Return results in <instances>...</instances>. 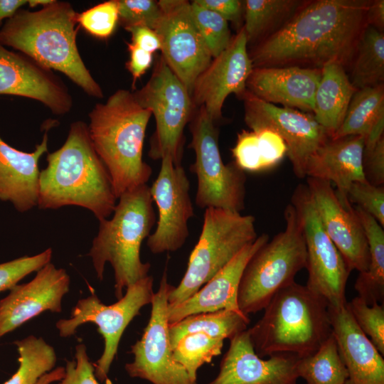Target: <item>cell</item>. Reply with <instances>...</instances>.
<instances>
[{
  "label": "cell",
  "instance_id": "36",
  "mask_svg": "<svg viewBox=\"0 0 384 384\" xmlns=\"http://www.w3.org/2000/svg\"><path fill=\"white\" fill-rule=\"evenodd\" d=\"M191 9L195 23L212 58L220 55L232 38L228 21L219 14L193 1Z\"/></svg>",
  "mask_w": 384,
  "mask_h": 384
},
{
  "label": "cell",
  "instance_id": "19",
  "mask_svg": "<svg viewBox=\"0 0 384 384\" xmlns=\"http://www.w3.org/2000/svg\"><path fill=\"white\" fill-rule=\"evenodd\" d=\"M306 185L326 234L350 272H366L369 265V250L353 205L349 208L344 207L329 181L307 177Z\"/></svg>",
  "mask_w": 384,
  "mask_h": 384
},
{
  "label": "cell",
  "instance_id": "47",
  "mask_svg": "<svg viewBox=\"0 0 384 384\" xmlns=\"http://www.w3.org/2000/svg\"><path fill=\"white\" fill-rule=\"evenodd\" d=\"M127 46L130 53L127 67L133 77L134 85L136 80L151 65L153 55L152 53L139 48L132 43H127Z\"/></svg>",
  "mask_w": 384,
  "mask_h": 384
},
{
  "label": "cell",
  "instance_id": "46",
  "mask_svg": "<svg viewBox=\"0 0 384 384\" xmlns=\"http://www.w3.org/2000/svg\"><path fill=\"white\" fill-rule=\"evenodd\" d=\"M132 35V43L139 48L153 53L161 49V42L157 33L145 26H134L125 28Z\"/></svg>",
  "mask_w": 384,
  "mask_h": 384
},
{
  "label": "cell",
  "instance_id": "35",
  "mask_svg": "<svg viewBox=\"0 0 384 384\" xmlns=\"http://www.w3.org/2000/svg\"><path fill=\"white\" fill-rule=\"evenodd\" d=\"M223 341L203 333L189 334L172 348L173 358L185 368L193 380H197L198 368L221 353Z\"/></svg>",
  "mask_w": 384,
  "mask_h": 384
},
{
  "label": "cell",
  "instance_id": "30",
  "mask_svg": "<svg viewBox=\"0 0 384 384\" xmlns=\"http://www.w3.org/2000/svg\"><path fill=\"white\" fill-rule=\"evenodd\" d=\"M301 0L244 1L245 30L248 43L258 44L284 26L306 3Z\"/></svg>",
  "mask_w": 384,
  "mask_h": 384
},
{
  "label": "cell",
  "instance_id": "45",
  "mask_svg": "<svg viewBox=\"0 0 384 384\" xmlns=\"http://www.w3.org/2000/svg\"><path fill=\"white\" fill-rule=\"evenodd\" d=\"M199 5L233 22L240 30L244 18V1L239 0H195Z\"/></svg>",
  "mask_w": 384,
  "mask_h": 384
},
{
  "label": "cell",
  "instance_id": "2",
  "mask_svg": "<svg viewBox=\"0 0 384 384\" xmlns=\"http://www.w3.org/2000/svg\"><path fill=\"white\" fill-rule=\"evenodd\" d=\"M46 160L39 176V208L80 206L90 210L99 221L112 214L117 198L86 123L73 122L65 143L48 154Z\"/></svg>",
  "mask_w": 384,
  "mask_h": 384
},
{
  "label": "cell",
  "instance_id": "28",
  "mask_svg": "<svg viewBox=\"0 0 384 384\" xmlns=\"http://www.w3.org/2000/svg\"><path fill=\"white\" fill-rule=\"evenodd\" d=\"M384 131L383 84L357 90L350 102L344 119L331 137L338 139L351 135H380Z\"/></svg>",
  "mask_w": 384,
  "mask_h": 384
},
{
  "label": "cell",
  "instance_id": "34",
  "mask_svg": "<svg viewBox=\"0 0 384 384\" xmlns=\"http://www.w3.org/2000/svg\"><path fill=\"white\" fill-rule=\"evenodd\" d=\"M18 353V368L2 384H35L45 373L50 372L56 363L54 348L43 338L30 335L14 342Z\"/></svg>",
  "mask_w": 384,
  "mask_h": 384
},
{
  "label": "cell",
  "instance_id": "14",
  "mask_svg": "<svg viewBox=\"0 0 384 384\" xmlns=\"http://www.w3.org/2000/svg\"><path fill=\"white\" fill-rule=\"evenodd\" d=\"M161 16L154 31L162 58L191 95L195 81L213 58L193 20L191 3L160 0Z\"/></svg>",
  "mask_w": 384,
  "mask_h": 384
},
{
  "label": "cell",
  "instance_id": "15",
  "mask_svg": "<svg viewBox=\"0 0 384 384\" xmlns=\"http://www.w3.org/2000/svg\"><path fill=\"white\" fill-rule=\"evenodd\" d=\"M245 122L251 130L269 129L277 133L287 148L294 175L306 177V166L312 154L329 138L313 115L294 108L265 102L246 90L242 96Z\"/></svg>",
  "mask_w": 384,
  "mask_h": 384
},
{
  "label": "cell",
  "instance_id": "22",
  "mask_svg": "<svg viewBox=\"0 0 384 384\" xmlns=\"http://www.w3.org/2000/svg\"><path fill=\"white\" fill-rule=\"evenodd\" d=\"M321 69L300 66L253 68L246 88L257 98L312 112Z\"/></svg>",
  "mask_w": 384,
  "mask_h": 384
},
{
  "label": "cell",
  "instance_id": "41",
  "mask_svg": "<svg viewBox=\"0 0 384 384\" xmlns=\"http://www.w3.org/2000/svg\"><path fill=\"white\" fill-rule=\"evenodd\" d=\"M119 21L124 28L145 26L154 29L161 16L158 1L154 0H116Z\"/></svg>",
  "mask_w": 384,
  "mask_h": 384
},
{
  "label": "cell",
  "instance_id": "37",
  "mask_svg": "<svg viewBox=\"0 0 384 384\" xmlns=\"http://www.w3.org/2000/svg\"><path fill=\"white\" fill-rule=\"evenodd\" d=\"M346 307L360 329L384 355V307L383 304H368L357 296L346 302Z\"/></svg>",
  "mask_w": 384,
  "mask_h": 384
},
{
  "label": "cell",
  "instance_id": "50",
  "mask_svg": "<svg viewBox=\"0 0 384 384\" xmlns=\"http://www.w3.org/2000/svg\"><path fill=\"white\" fill-rule=\"evenodd\" d=\"M65 367H58L43 374L35 384H65Z\"/></svg>",
  "mask_w": 384,
  "mask_h": 384
},
{
  "label": "cell",
  "instance_id": "25",
  "mask_svg": "<svg viewBox=\"0 0 384 384\" xmlns=\"http://www.w3.org/2000/svg\"><path fill=\"white\" fill-rule=\"evenodd\" d=\"M365 139L351 135L338 139L329 138L309 157L306 177L334 183L336 193L346 208L352 205L347 198L350 186L366 181L363 169Z\"/></svg>",
  "mask_w": 384,
  "mask_h": 384
},
{
  "label": "cell",
  "instance_id": "48",
  "mask_svg": "<svg viewBox=\"0 0 384 384\" xmlns=\"http://www.w3.org/2000/svg\"><path fill=\"white\" fill-rule=\"evenodd\" d=\"M367 23L376 29L383 31L384 1H370L366 14Z\"/></svg>",
  "mask_w": 384,
  "mask_h": 384
},
{
  "label": "cell",
  "instance_id": "32",
  "mask_svg": "<svg viewBox=\"0 0 384 384\" xmlns=\"http://www.w3.org/2000/svg\"><path fill=\"white\" fill-rule=\"evenodd\" d=\"M349 79L356 90L383 84L384 33L367 25L351 63Z\"/></svg>",
  "mask_w": 384,
  "mask_h": 384
},
{
  "label": "cell",
  "instance_id": "40",
  "mask_svg": "<svg viewBox=\"0 0 384 384\" xmlns=\"http://www.w3.org/2000/svg\"><path fill=\"white\" fill-rule=\"evenodd\" d=\"M232 153L234 162L244 171L257 172L270 169L255 131L242 130L238 133Z\"/></svg>",
  "mask_w": 384,
  "mask_h": 384
},
{
  "label": "cell",
  "instance_id": "51",
  "mask_svg": "<svg viewBox=\"0 0 384 384\" xmlns=\"http://www.w3.org/2000/svg\"><path fill=\"white\" fill-rule=\"evenodd\" d=\"M52 0H28V4L30 7H36L38 5L46 6L50 4Z\"/></svg>",
  "mask_w": 384,
  "mask_h": 384
},
{
  "label": "cell",
  "instance_id": "11",
  "mask_svg": "<svg viewBox=\"0 0 384 384\" xmlns=\"http://www.w3.org/2000/svg\"><path fill=\"white\" fill-rule=\"evenodd\" d=\"M152 276H146L126 288V293L111 305L104 304L92 293L80 299L71 311L69 319H60L56 328L61 337L75 334L80 325L92 323L104 339V351L94 365L95 375L100 382L107 380L110 366L117 353L120 338L131 321L140 309L151 303L153 292Z\"/></svg>",
  "mask_w": 384,
  "mask_h": 384
},
{
  "label": "cell",
  "instance_id": "8",
  "mask_svg": "<svg viewBox=\"0 0 384 384\" xmlns=\"http://www.w3.org/2000/svg\"><path fill=\"white\" fill-rule=\"evenodd\" d=\"M257 236L254 216L221 208L205 209L198 240L183 277L169 294V306L193 295Z\"/></svg>",
  "mask_w": 384,
  "mask_h": 384
},
{
  "label": "cell",
  "instance_id": "31",
  "mask_svg": "<svg viewBox=\"0 0 384 384\" xmlns=\"http://www.w3.org/2000/svg\"><path fill=\"white\" fill-rule=\"evenodd\" d=\"M248 316L240 310L223 309L188 316L169 324V335L172 348L186 335L203 333L213 338L231 339L247 329Z\"/></svg>",
  "mask_w": 384,
  "mask_h": 384
},
{
  "label": "cell",
  "instance_id": "43",
  "mask_svg": "<svg viewBox=\"0 0 384 384\" xmlns=\"http://www.w3.org/2000/svg\"><path fill=\"white\" fill-rule=\"evenodd\" d=\"M75 361H67L65 367V384H99L95 368L90 361L83 343L75 346Z\"/></svg>",
  "mask_w": 384,
  "mask_h": 384
},
{
  "label": "cell",
  "instance_id": "5",
  "mask_svg": "<svg viewBox=\"0 0 384 384\" xmlns=\"http://www.w3.org/2000/svg\"><path fill=\"white\" fill-rule=\"evenodd\" d=\"M264 310L262 318L247 329L260 358L277 353L308 356L332 332L328 303L295 281L277 292Z\"/></svg>",
  "mask_w": 384,
  "mask_h": 384
},
{
  "label": "cell",
  "instance_id": "13",
  "mask_svg": "<svg viewBox=\"0 0 384 384\" xmlns=\"http://www.w3.org/2000/svg\"><path fill=\"white\" fill-rule=\"evenodd\" d=\"M174 287L167 281L165 270L159 288L152 297L149 322L142 338L131 346L134 360L125 365L130 377L152 384H197L173 358L169 335L168 297Z\"/></svg>",
  "mask_w": 384,
  "mask_h": 384
},
{
  "label": "cell",
  "instance_id": "7",
  "mask_svg": "<svg viewBox=\"0 0 384 384\" xmlns=\"http://www.w3.org/2000/svg\"><path fill=\"white\" fill-rule=\"evenodd\" d=\"M285 228L264 244L247 263L239 283L237 303L246 316L264 309L274 294L294 282L306 265L303 231L294 206L284 211Z\"/></svg>",
  "mask_w": 384,
  "mask_h": 384
},
{
  "label": "cell",
  "instance_id": "3",
  "mask_svg": "<svg viewBox=\"0 0 384 384\" xmlns=\"http://www.w3.org/2000/svg\"><path fill=\"white\" fill-rule=\"evenodd\" d=\"M78 14L70 4L55 0L35 11L20 9L0 29V43L63 73L88 95L102 98V88L78 51Z\"/></svg>",
  "mask_w": 384,
  "mask_h": 384
},
{
  "label": "cell",
  "instance_id": "49",
  "mask_svg": "<svg viewBox=\"0 0 384 384\" xmlns=\"http://www.w3.org/2000/svg\"><path fill=\"white\" fill-rule=\"evenodd\" d=\"M28 0H0V25L4 19L11 18Z\"/></svg>",
  "mask_w": 384,
  "mask_h": 384
},
{
  "label": "cell",
  "instance_id": "16",
  "mask_svg": "<svg viewBox=\"0 0 384 384\" xmlns=\"http://www.w3.org/2000/svg\"><path fill=\"white\" fill-rule=\"evenodd\" d=\"M189 191L190 181L183 167L164 155L159 173L150 186L159 213L156 228L146 241L152 253L174 252L186 242L188 220L194 215Z\"/></svg>",
  "mask_w": 384,
  "mask_h": 384
},
{
  "label": "cell",
  "instance_id": "18",
  "mask_svg": "<svg viewBox=\"0 0 384 384\" xmlns=\"http://www.w3.org/2000/svg\"><path fill=\"white\" fill-rule=\"evenodd\" d=\"M0 95L39 101L58 115L69 112L73 104L68 87L53 70L1 43Z\"/></svg>",
  "mask_w": 384,
  "mask_h": 384
},
{
  "label": "cell",
  "instance_id": "29",
  "mask_svg": "<svg viewBox=\"0 0 384 384\" xmlns=\"http://www.w3.org/2000/svg\"><path fill=\"white\" fill-rule=\"evenodd\" d=\"M368 242L370 260L368 270L359 272L354 288L368 304L384 298V231L378 222L358 206L353 207Z\"/></svg>",
  "mask_w": 384,
  "mask_h": 384
},
{
  "label": "cell",
  "instance_id": "33",
  "mask_svg": "<svg viewBox=\"0 0 384 384\" xmlns=\"http://www.w3.org/2000/svg\"><path fill=\"white\" fill-rule=\"evenodd\" d=\"M297 372L306 384H346L348 372L333 332L314 353L298 359Z\"/></svg>",
  "mask_w": 384,
  "mask_h": 384
},
{
  "label": "cell",
  "instance_id": "26",
  "mask_svg": "<svg viewBox=\"0 0 384 384\" xmlns=\"http://www.w3.org/2000/svg\"><path fill=\"white\" fill-rule=\"evenodd\" d=\"M46 132L35 150H18L0 137V201H9L21 213L37 206L40 172L38 161L48 151Z\"/></svg>",
  "mask_w": 384,
  "mask_h": 384
},
{
  "label": "cell",
  "instance_id": "10",
  "mask_svg": "<svg viewBox=\"0 0 384 384\" xmlns=\"http://www.w3.org/2000/svg\"><path fill=\"white\" fill-rule=\"evenodd\" d=\"M132 93L138 104L149 110L156 121L149 157L156 160L169 155L175 165H181L183 129L191 120L195 108L186 86L161 55L146 84Z\"/></svg>",
  "mask_w": 384,
  "mask_h": 384
},
{
  "label": "cell",
  "instance_id": "44",
  "mask_svg": "<svg viewBox=\"0 0 384 384\" xmlns=\"http://www.w3.org/2000/svg\"><path fill=\"white\" fill-rule=\"evenodd\" d=\"M363 169L366 180L374 186L384 185V137L373 146L364 149Z\"/></svg>",
  "mask_w": 384,
  "mask_h": 384
},
{
  "label": "cell",
  "instance_id": "6",
  "mask_svg": "<svg viewBox=\"0 0 384 384\" xmlns=\"http://www.w3.org/2000/svg\"><path fill=\"white\" fill-rule=\"evenodd\" d=\"M117 200L112 218L99 221L88 255L100 280L103 279L105 264L112 265L118 300L124 288L148 275L151 265L142 262L140 250L156 217L147 184L124 193Z\"/></svg>",
  "mask_w": 384,
  "mask_h": 384
},
{
  "label": "cell",
  "instance_id": "27",
  "mask_svg": "<svg viewBox=\"0 0 384 384\" xmlns=\"http://www.w3.org/2000/svg\"><path fill=\"white\" fill-rule=\"evenodd\" d=\"M356 90L342 65L329 63L321 68L312 112L314 118L329 138L341 125Z\"/></svg>",
  "mask_w": 384,
  "mask_h": 384
},
{
  "label": "cell",
  "instance_id": "17",
  "mask_svg": "<svg viewBox=\"0 0 384 384\" xmlns=\"http://www.w3.org/2000/svg\"><path fill=\"white\" fill-rule=\"evenodd\" d=\"M252 69L242 26L195 81L191 92L195 107H203L213 121L220 119L226 97L232 93L242 97L247 90Z\"/></svg>",
  "mask_w": 384,
  "mask_h": 384
},
{
  "label": "cell",
  "instance_id": "1",
  "mask_svg": "<svg viewBox=\"0 0 384 384\" xmlns=\"http://www.w3.org/2000/svg\"><path fill=\"white\" fill-rule=\"evenodd\" d=\"M369 0L307 1L279 31L256 45L253 68L300 66L321 69L329 63L351 67L368 25Z\"/></svg>",
  "mask_w": 384,
  "mask_h": 384
},
{
  "label": "cell",
  "instance_id": "20",
  "mask_svg": "<svg viewBox=\"0 0 384 384\" xmlns=\"http://www.w3.org/2000/svg\"><path fill=\"white\" fill-rule=\"evenodd\" d=\"M70 283L67 272L49 262L31 281L12 287L0 300V338L46 311L61 312Z\"/></svg>",
  "mask_w": 384,
  "mask_h": 384
},
{
  "label": "cell",
  "instance_id": "12",
  "mask_svg": "<svg viewBox=\"0 0 384 384\" xmlns=\"http://www.w3.org/2000/svg\"><path fill=\"white\" fill-rule=\"evenodd\" d=\"M290 203L297 212L305 240L306 287L322 297L329 306L346 304V287L351 272L326 234L306 184L296 187Z\"/></svg>",
  "mask_w": 384,
  "mask_h": 384
},
{
  "label": "cell",
  "instance_id": "38",
  "mask_svg": "<svg viewBox=\"0 0 384 384\" xmlns=\"http://www.w3.org/2000/svg\"><path fill=\"white\" fill-rule=\"evenodd\" d=\"M119 21L116 0L99 4L78 14V22L89 33L100 38L110 36Z\"/></svg>",
  "mask_w": 384,
  "mask_h": 384
},
{
  "label": "cell",
  "instance_id": "42",
  "mask_svg": "<svg viewBox=\"0 0 384 384\" xmlns=\"http://www.w3.org/2000/svg\"><path fill=\"white\" fill-rule=\"evenodd\" d=\"M347 198L384 226L383 186H374L367 181L354 182L347 191Z\"/></svg>",
  "mask_w": 384,
  "mask_h": 384
},
{
  "label": "cell",
  "instance_id": "39",
  "mask_svg": "<svg viewBox=\"0 0 384 384\" xmlns=\"http://www.w3.org/2000/svg\"><path fill=\"white\" fill-rule=\"evenodd\" d=\"M53 251L48 248L33 256H23L0 264V292L11 289L28 274L50 262Z\"/></svg>",
  "mask_w": 384,
  "mask_h": 384
},
{
  "label": "cell",
  "instance_id": "24",
  "mask_svg": "<svg viewBox=\"0 0 384 384\" xmlns=\"http://www.w3.org/2000/svg\"><path fill=\"white\" fill-rule=\"evenodd\" d=\"M329 314L348 372L346 384H384L383 356L360 329L346 305L329 306Z\"/></svg>",
  "mask_w": 384,
  "mask_h": 384
},
{
  "label": "cell",
  "instance_id": "9",
  "mask_svg": "<svg viewBox=\"0 0 384 384\" xmlns=\"http://www.w3.org/2000/svg\"><path fill=\"white\" fill-rule=\"evenodd\" d=\"M196 159L190 171L197 178L196 204L240 213L245 208L246 176L235 162L224 164L218 147V130L203 107L190 121Z\"/></svg>",
  "mask_w": 384,
  "mask_h": 384
},
{
  "label": "cell",
  "instance_id": "4",
  "mask_svg": "<svg viewBox=\"0 0 384 384\" xmlns=\"http://www.w3.org/2000/svg\"><path fill=\"white\" fill-rule=\"evenodd\" d=\"M151 112L141 107L133 93L118 90L89 114L88 130L93 146L106 166L117 198L146 184L152 174L142 159Z\"/></svg>",
  "mask_w": 384,
  "mask_h": 384
},
{
  "label": "cell",
  "instance_id": "21",
  "mask_svg": "<svg viewBox=\"0 0 384 384\" xmlns=\"http://www.w3.org/2000/svg\"><path fill=\"white\" fill-rule=\"evenodd\" d=\"M230 340L219 373L208 384H297L295 355L277 353L262 359L256 354L247 329Z\"/></svg>",
  "mask_w": 384,
  "mask_h": 384
},
{
  "label": "cell",
  "instance_id": "23",
  "mask_svg": "<svg viewBox=\"0 0 384 384\" xmlns=\"http://www.w3.org/2000/svg\"><path fill=\"white\" fill-rule=\"evenodd\" d=\"M268 240L267 234L257 236L193 295L175 306L168 304L169 324L196 314L240 310L237 294L243 270L252 256Z\"/></svg>",
  "mask_w": 384,
  "mask_h": 384
}]
</instances>
